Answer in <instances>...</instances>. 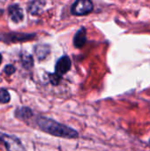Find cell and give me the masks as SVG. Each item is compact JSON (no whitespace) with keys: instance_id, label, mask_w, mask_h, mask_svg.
Listing matches in <instances>:
<instances>
[{"instance_id":"obj_11","label":"cell","mask_w":150,"mask_h":151,"mask_svg":"<svg viewBox=\"0 0 150 151\" xmlns=\"http://www.w3.org/2000/svg\"><path fill=\"white\" fill-rule=\"evenodd\" d=\"M60 80H61V76L58 75V74H57L56 73H55L50 74V82H51L52 84L57 85V84L59 83Z\"/></svg>"},{"instance_id":"obj_5","label":"cell","mask_w":150,"mask_h":151,"mask_svg":"<svg viewBox=\"0 0 150 151\" xmlns=\"http://www.w3.org/2000/svg\"><path fill=\"white\" fill-rule=\"evenodd\" d=\"M9 17L13 22H19L23 19V11L18 4H12L8 9Z\"/></svg>"},{"instance_id":"obj_12","label":"cell","mask_w":150,"mask_h":151,"mask_svg":"<svg viewBox=\"0 0 150 151\" xmlns=\"http://www.w3.org/2000/svg\"><path fill=\"white\" fill-rule=\"evenodd\" d=\"M14 72H15V68H14L12 65H6V66H5V68H4V73H5L6 74H8V75L12 74Z\"/></svg>"},{"instance_id":"obj_14","label":"cell","mask_w":150,"mask_h":151,"mask_svg":"<svg viewBox=\"0 0 150 151\" xmlns=\"http://www.w3.org/2000/svg\"><path fill=\"white\" fill-rule=\"evenodd\" d=\"M2 12H3V11H1V10H0V14H1Z\"/></svg>"},{"instance_id":"obj_13","label":"cell","mask_w":150,"mask_h":151,"mask_svg":"<svg viewBox=\"0 0 150 151\" xmlns=\"http://www.w3.org/2000/svg\"><path fill=\"white\" fill-rule=\"evenodd\" d=\"M1 62H2V56H1V54H0V64H1Z\"/></svg>"},{"instance_id":"obj_1","label":"cell","mask_w":150,"mask_h":151,"mask_svg":"<svg viewBox=\"0 0 150 151\" xmlns=\"http://www.w3.org/2000/svg\"><path fill=\"white\" fill-rule=\"evenodd\" d=\"M37 125L43 132L48 133L54 136H58L63 138L78 137V133L75 130L44 117L40 118L37 120Z\"/></svg>"},{"instance_id":"obj_10","label":"cell","mask_w":150,"mask_h":151,"mask_svg":"<svg viewBox=\"0 0 150 151\" xmlns=\"http://www.w3.org/2000/svg\"><path fill=\"white\" fill-rule=\"evenodd\" d=\"M10 101V94L4 88H0V104H7Z\"/></svg>"},{"instance_id":"obj_6","label":"cell","mask_w":150,"mask_h":151,"mask_svg":"<svg viewBox=\"0 0 150 151\" xmlns=\"http://www.w3.org/2000/svg\"><path fill=\"white\" fill-rule=\"evenodd\" d=\"M86 34H87V31L84 27L80 28L75 34L74 38H73V44L76 48H81L85 45L86 41H87Z\"/></svg>"},{"instance_id":"obj_8","label":"cell","mask_w":150,"mask_h":151,"mask_svg":"<svg viewBox=\"0 0 150 151\" xmlns=\"http://www.w3.org/2000/svg\"><path fill=\"white\" fill-rule=\"evenodd\" d=\"M43 5H44L43 0H34L28 5V11L34 15L38 14L40 12V11L42 9Z\"/></svg>"},{"instance_id":"obj_7","label":"cell","mask_w":150,"mask_h":151,"mask_svg":"<svg viewBox=\"0 0 150 151\" xmlns=\"http://www.w3.org/2000/svg\"><path fill=\"white\" fill-rule=\"evenodd\" d=\"M7 37V40L9 39L11 42H21V41H27L32 39L34 35H27V34H9L5 35Z\"/></svg>"},{"instance_id":"obj_4","label":"cell","mask_w":150,"mask_h":151,"mask_svg":"<svg viewBox=\"0 0 150 151\" xmlns=\"http://www.w3.org/2000/svg\"><path fill=\"white\" fill-rule=\"evenodd\" d=\"M71 60L70 58L67 57V56H63L61 57L57 64H56V66H55V71H56V73L62 76L63 74L66 73L70 68H71Z\"/></svg>"},{"instance_id":"obj_3","label":"cell","mask_w":150,"mask_h":151,"mask_svg":"<svg viewBox=\"0 0 150 151\" xmlns=\"http://www.w3.org/2000/svg\"><path fill=\"white\" fill-rule=\"evenodd\" d=\"M0 141L4 142L8 151H25L19 141L15 137L0 134Z\"/></svg>"},{"instance_id":"obj_2","label":"cell","mask_w":150,"mask_h":151,"mask_svg":"<svg viewBox=\"0 0 150 151\" xmlns=\"http://www.w3.org/2000/svg\"><path fill=\"white\" fill-rule=\"evenodd\" d=\"M94 9L91 0H76L72 5L71 12L74 15H86L90 13Z\"/></svg>"},{"instance_id":"obj_9","label":"cell","mask_w":150,"mask_h":151,"mask_svg":"<svg viewBox=\"0 0 150 151\" xmlns=\"http://www.w3.org/2000/svg\"><path fill=\"white\" fill-rule=\"evenodd\" d=\"M21 61L23 63V65L27 68H29L33 65V58L30 55H21Z\"/></svg>"}]
</instances>
